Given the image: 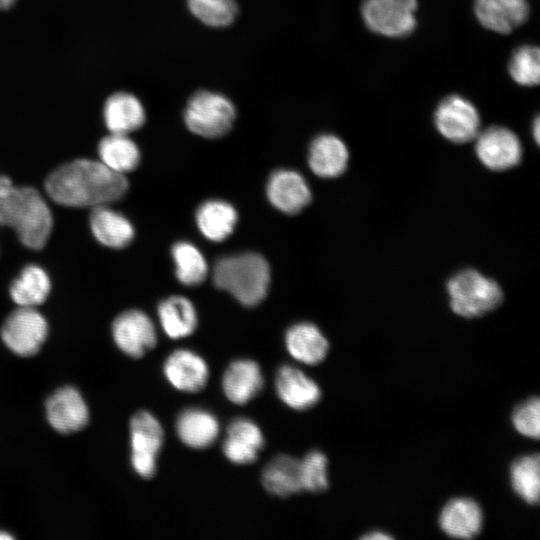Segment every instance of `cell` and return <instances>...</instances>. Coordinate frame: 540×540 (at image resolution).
Masks as SVG:
<instances>
[{
    "instance_id": "cell-29",
    "label": "cell",
    "mask_w": 540,
    "mask_h": 540,
    "mask_svg": "<svg viewBox=\"0 0 540 540\" xmlns=\"http://www.w3.org/2000/svg\"><path fill=\"white\" fill-rule=\"evenodd\" d=\"M98 153L103 164L121 174L133 171L140 162L137 145L124 134L111 133L103 138Z\"/></svg>"
},
{
    "instance_id": "cell-15",
    "label": "cell",
    "mask_w": 540,
    "mask_h": 540,
    "mask_svg": "<svg viewBox=\"0 0 540 540\" xmlns=\"http://www.w3.org/2000/svg\"><path fill=\"white\" fill-rule=\"evenodd\" d=\"M267 196L271 204L286 214L299 213L311 200L305 179L296 171L277 170L269 178Z\"/></svg>"
},
{
    "instance_id": "cell-9",
    "label": "cell",
    "mask_w": 540,
    "mask_h": 540,
    "mask_svg": "<svg viewBox=\"0 0 540 540\" xmlns=\"http://www.w3.org/2000/svg\"><path fill=\"white\" fill-rule=\"evenodd\" d=\"M48 333L45 318L34 307H20L5 320L1 337L5 345L19 356L36 354Z\"/></svg>"
},
{
    "instance_id": "cell-12",
    "label": "cell",
    "mask_w": 540,
    "mask_h": 540,
    "mask_svg": "<svg viewBox=\"0 0 540 540\" xmlns=\"http://www.w3.org/2000/svg\"><path fill=\"white\" fill-rule=\"evenodd\" d=\"M474 14L485 29L507 35L528 20L530 7L527 0H475Z\"/></svg>"
},
{
    "instance_id": "cell-20",
    "label": "cell",
    "mask_w": 540,
    "mask_h": 540,
    "mask_svg": "<svg viewBox=\"0 0 540 540\" xmlns=\"http://www.w3.org/2000/svg\"><path fill=\"white\" fill-rule=\"evenodd\" d=\"M348 159L345 143L335 135H319L310 145L309 166L312 172L321 178L341 175L347 167Z\"/></svg>"
},
{
    "instance_id": "cell-27",
    "label": "cell",
    "mask_w": 540,
    "mask_h": 540,
    "mask_svg": "<svg viewBox=\"0 0 540 540\" xmlns=\"http://www.w3.org/2000/svg\"><path fill=\"white\" fill-rule=\"evenodd\" d=\"M196 221L199 230L207 239L219 242L233 232L237 212L228 202L209 200L198 208Z\"/></svg>"
},
{
    "instance_id": "cell-17",
    "label": "cell",
    "mask_w": 540,
    "mask_h": 540,
    "mask_svg": "<svg viewBox=\"0 0 540 540\" xmlns=\"http://www.w3.org/2000/svg\"><path fill=\"white\" fill-rule=\"evenodd\" d=\"M263 446L264 437L260 428L252 420L237 418L227 428L222 449L229 461L245 465L256 461Z\"/></svg>"
},
{
    "instance_id": "cell-18",
    "label": "cell",
    "mask_w": 540,
    "mask_h": 540,
    "mask_svg": "<svg viewBox=\"0 0 540 540\" xmlns=\"http://www.w3.org/2000/svg\"><path fill=\"white\" fill-rule=\"evenodd\" d=\"M264 378L259 365L253 360L233 361L225 370L222 389L234 404L244 405L257 396L263 388Z\"/></svg>"
},
{
    "instance_id": "cell-10",
    "label": "cell",
    "mask_w": 540,
    "mask_h": 540,
    "mask_svg": "<svg viewBox=\"0 0 540 540\" xmlns=\"http://www.w3.org/2000/svg\"><path fill=\"white\" fill-rule=\"evenodd\" d=\"M475 151L481 163L493 171L516 166L522 157L517 135L506 127L490 126L476 136Z\"/></svg>"
},
{
    "instance_id": "cell-24",
    "label": "cell",
    "mask_w": 540,
    "mask_h": 540,
    "mask_svg": "<svg viewBox=\"0 0 540 540\" xmlns=\"http://www.w3.org/2000/svg\"><path fill=\"white\" fill-rule=\"evenodd\" d=\"M90 227L95 238L111 248H124L134 237V228L127 218L107 207H93Z\"/></svg>"
},
{
    "instance_id": "cell-6",
    "label": "cell",
    "mask_w": 540,
    "mask_h": 540,
    "mask_svg": "<svg viewBox=\"0 0 540 540\" xmlns=\"http://www.w3.org/2000/svg\"><path fill=\"white\" fill-rule=\"evenodd\" d=\"M417 0H363L360 13L365 26L388 38H404L417 27Z\"/></svg>"
},
{
    "instance_id": "cell-13",
    "label": "cell",
    "mask_w": 540,
    "mask_h": 540,
    "mask_svg": "<svg viewBox=\"0 0 540 540\" xmlns=\"http://www.w3.org/2000/svg\"><path fill=\"white\" fill-rule=\"evenodd\" d=\"M50 425L58 432L69 434L81 430L88 422V408L74 387L58 389L46 402Z\"/></svg>"
},
{
    "instance_id": "cell-7",
    "label": "cell",
    "mask_w": 540,
    "mask_h": 540,
    "mask_svg": "<svg viewBox=\"0 0 540 540\" xmlns=\"http://www.w3.org/2000/svg\"><path fill=\"white\" fill-rule=\"evenodd\" d=\"M131 463L146 479L156 473V460L164 441L160 422L148 411L137 412L130 421Z\"/></svg>"
},
{
    "instance_id": "cell-30",
    "label": "cell",
    "mask_w": 540,
    "mask_h": 540,
    "mask_svg": "<svg viewBox=\"0 0 540 540\" xmlns=\"http://www.w3.org/2000/svg\"><path fill=\"white\" fill-rule=\"evenodd\" d=\"M510 479L514 491L525 502L535 505L540 492V458L537 453L515 460L510 469Z\"/></svg>"
},
{
    "instance_id": "cell-31",
    "label": "cell",
    "mask_w": 540,
    "mask_h": 540,
    "mask_svg": "<svg viewBox=\"0 0 540 540\" xmlns=\"http://www.w3.org/2000/svg\"><path fill=\"white\" fill-rule=\"evenodd\" d=\"M178 280L188 286L199 285L207 275L208 266L201 252L189 242H178L172 247Z\"/></svg>"
},
{
    "instance_id": "cell-34",
    "label": "cell",
    "mask_w": 540,
    "mask_h": 540,
    "mask_svg": "<svg viewBox=\"0 0 540 540\" xmlns=\"http://www.w3.org/2000/svg\"><path fill=\"white\" fill-rule=\"evenodd\" d=\"M328 460L320 451L309 452L300 461L302 490L312 493L324 492L329 485L327 475Z\"/></svg>"
},
{
    "instance_id": "cell-4",
    "label": "cell",
    "mask_w": 540,
    "mask_h": 540,
    "mask_svg": "<svg viewBox=\"0 0 540 540\" xmlns=\"http://www.w3.org/2000/svg\"><path fill=\"white\" fill-rule=\"evenodd\" d=\"M451 309L465 318H475L497 308L502 290L492 279L469 269L453 276L447 284Z\"/></svg>"
},
{
    "instance_id": "cell-5",
    "label": "cell",
    "mask_w": 540,
    "mask_h": 540,
    "mask_svg": "<svg viewBox=\"0 0 540 540\" xmlns=\"http://www.w3.org/2000/svg\"><path fill=\"white\" fill-rule=\"evenodd\" d=\"M235 116V107L227 97L207 90L194 93L184 111L187 128L205 138L225 135L231 129Z\"/></svg>"
},
{
    "instance_id": "cell-22",
    "label": "cell",
    "mask_w": 540,
    "mask_h": 540,
    "mask_svg": "<svg viewBox=\"0 0 540 540\" xmlns=\"http://www.w3.org/2000/svg\"><path fill=\"white\" fill-rule=\"evenodd\" d=\"M176 432L186 446L204 449L211 446L217 439L219 423L216 417L206 410L188 408L179 414Z\"/></svg>"
},
{
    "instance_id": "cell-33",
    "label": "cell",
    "mask_w": 540,
    "mask_h": 540,
    "mask_svg": "<svg viewBox=\"0 0 540 540\" xmlns=\"http://www.w3.org/2000/svg\"><path fill=\"white\" fill-rule=\"evenodd\" d=\"M187 3L195 18L210 27H226L238 14L235 0H188Z\"/></svg>"
},
{
    "instance_id": "cell-38",
    "label": "cell",
    "mask_w": 540,
    "mask_h": 540,
    "mask_svg": "<svg viewBox=\"0 0 540 540\" xmlns=\"http://www.w3.org/2000/svg\"><path fill=\"white\" fill-rule=\"evenodd\" d=\"M532 131H533V136H534V139L536 141V143H539V139H540V121H539V117H536L534 119V122H533V127H532Z\"/></svg>"
},
{
    "instance_id": "cell-11",
    "label": "cell",
    "mask_w": 540,
    "mask_h": 540,
    "mask_svg": "<svg viewBox=\"0 0 540 540\" xmlns=\"http://www.w3.org/2000/svg\"><path fill=\"white\" fill-rule=\"evenodd\" d=\"M112 335L117 346L128 356L142 357L157 342L155 326L142 311L127 310L112 324Z\"/></svg>"
},
{
    "instance_id": "cell-21",
    "label": "cell",
    "mask_w": 540,
    "mask_h": 540,
    "mask_svg": "<svg viewBox=\"0 0 540 540\" xmlns=\"http://www.w3.org/2000/svg\"><path fill=\"white\" fill-rule=\"evenodd\" d=\"M289 354L299 362L316 365L322 362L329 350V343L317 326L304 322L291 326L285 335Z\"/></svg>"
},
{
    "instance_id": "cell-2",
    "label": "cell",
    "mask_w": 540,
    "mask_h": 540,
    "mask_svg": "<svg viewBox=\"0 0 540 540\" xmlns=\"http://www.w3.org/2000/svg\"><path fill=\"white\" fill-rule=\"evenodd\" d=\"M0 225L12 227L22 244L42 249L52 230L50 209L40 193L32 187H13L0 199Z\"/></svg>"
},
{
    "instance_id": "cell-28",
    "label": "cell",
    "mask_w": 540,
    "mask_h": 540,
    "mask_svg": "<svg viewBox=\"0 0 540 540\" xmlns=\"http://www.w3.org/2000/svg\"><path fill=\"white\" fill-rule=\"evenodd\" d=\"M51 290L48 274L38 265H28L10 286V295L20 307H36L42 304Z\"/></svg>"
},
{
    "instance_id": "cell-19",
    "label": "cell",
    "mask_w": 540,
    "mask_h": 540,
    "mask_svg": "<svg viewBox=\"0 0 540 540\" xmlns=\"http://www.w3.org/2000/svg\"><path fill=\"white\" fill-rule=\"evenodd\" d=\"M439 524L450 537L470 539L479 534L483 513L479 504L469 498H454L442 509Z\"/></svg>"
},
{
    "instance_id": "cell-36",
    "label": "cell",
    "mask_w": 540,
    "mask_h": 540,
    "mask_svg": "<svg viewBox=\"0 0 540 540\" xmlns=\"http://www.w3.org/2000/svg\"><path fill=\"white\" fill-rule=\"evenodd\" d=\"M13 187L14 186L8 177L0 175V199L7 196Z\"/></svg>"
},
{
    "instance_id": "cell-23",
    "label": "cell",
    "mask_w": 540,
    "mask_h": 540,
    "mask_svg": "<svg viewBox=\"0 0 540 540\" xmlns=\"http://www.w3.org/2000/svg\"><path fill=\"white\" fill-rule=\"evenodd\" d=\"M103 116L111 133L127 135L139 129L145 122V111L134 95L119 92L105 102Z\"/></svg>"
},
{
    "instance_id": "cell-25",
    "label": "cell",
    "mask_w": 540,
    "mask_h": 540,
    "mask_svg": "<svg viewBox=\"0 0 540 540\" xmlns=\"http://www.w3.org/2000/svg\"><path fill=\"white\" fill-rule=\"evenodd\" d=\"M262 484L269 493L282 498L300 493L303 491L300 460L289 455H278L265 466Z\"/></svg>"
},
{
    "instance_id": "cell-8",
    "label": "cell",
    "mask_w": 540,
    "mask_h": 540,
    "mask_svg": "<svg viewBox=\"0 0 540 540\" xmlns=\"http://www.w3.org/2000/svg\"><path fill=\"white\" fill-rule=\"evenodd\" d=\"M434 122L447 140L462 144L476 138L480 130V115L475 105L457 94L443 98L437 105Z\"/></svg>"
},
{
    "instance_id": "cell-16",
    "label": "cell",
    "mask_w": 540,
    "mask_h": 540,
    "mask_svg": "<svg viewBox=\"0 0 540 540\" xmlns=\"http://www.w3.org/2000/svg\"><path fill=\"white\" fill-rule=\"evenodd\" d=\"M275 387L282 402L294 410H307L316 405L321 398L317 383L300 369L289 365L279 368Z\"/></svg>"
},
{
    "instance_id": "cell-39",
    "label": "cell",
    "mask_w": 540,
    "mask_h": 540,
    "mask_svg": "<svg viewBox=\"0 0 540 540\" xmlns=\"http://www.w3.org/2000/svg\"><path fill=\"white\" fill-rule=\"evenodd\" d=\"M16 0H0V10L11 7Z\"/></svg>"
},
{
    "instance_id": "cell-14",
    "label": "cell",
    "mask_w": 540,
    "mask_h": 540,
    "mask_svg": "<svg viewBox=\"0 0 540 540\" xmlns=\"http://www.w3.org/2000/svg\"><path fill=\"white\" fill-rule=\"evenodd\" d=\"M163 370L166 379L175 389L189 393L201 391L209 377L205 360L186 349L171 353L165 360Z\"/></svg>"
},
{
    "instance_id": "cell-37",
    "label": "cell",
    "mask_w": 540,
    "mask_h": 540,
    "mask_svg": "<svg viewBox=\"0 0 540 540\" xmlns=\"http://www.w3.org/2000/svg\"><path fill=\"white\" fill-rule=\"evenodd\" d=\"M392 537L381 531L369 532L367 535L363 536V539L375 540V539H391Z\"/></svg>"
},
{
    "instance_id": "cell-26",
    "label": "cell",
    "mask_w": 540,
    "mask_h": 540,
    "mask_svg": "<svg viewBox=\"0 0 540 540\" xmlns=\"http://www.w3.org/2000/svg\"><path fill=\"white\" fill-rule=\"evenodd\" d=\"M160 324L172 339L189 336L197 326V314L189 299L182 296H171L158 306Z\"/></svg>"
},
{
    "instance_id": "cell-1",
    "label": "cell",
    "mask_w": 540,
    "mask_h": 540,
    "mask_svg": "<svg viewBox=\"0 0 540 540\" xmlns=\"http://www.w3.org/2000/svg\"><path fill=\"white\" fill-rule=\"evenodd\" d=\"M49 197L70 207H97L116 202L128 190L124 174L99 161L77 159L55 169L45 181Z\"/></svg>"
},
{
    "instance_id": "cell-3",
    "label": "cell",
    "mask_w": 540,
    "mask_h": 540,
    "mask_svg": "<svg viewBox=\"0 0 540 540\" xmlns=\"http://www.w3.org/2000/svg\"><path fill=\"white\" fill-rule=\"evenodd\" d=\"M215 285L232 294L245 306L258 305L267 295L270 268L257 253H244L219 259L213 270Z\"/></svg>"
},
{
    "instance_id": "cell-40",
    "label": "cell",
    "mask_w": 540,
    "mask_h": 540,
    "mask_svg": "<svg viewBox=\"0 0 540 540\" xmlns=\"http://www.w3.org/2000/svg\"><path fill=\"white\" fill-rule=\"evenodd\" d=\"M13 539V536L5 531H0V540Z\"/></svg>"
},
{
    "instance_id": "cell-32",
    "label": "cell",
    "mask_w": 540,
    "mask_h": 540,
    "mask_svg": "<svg viewBox=\"0 0 540 540\" xmlns=\"http://www.w3.org/2000/svg\"><path fill=\"white\" fill-rule=\"evenodd\" d=\"M508 72L513 81L524 87L540 82V50L537 46L522 45L511 55Z\"/></svg>"
},
{
    "instance_id": "cell-35",
    "label": "cell",
    "mask_w": 540,
    "mask_h": 540,
    "mask_svg": "<svg viewBox=\"0 0 540 540\" xmlns=\"http://www.w3.org/2000/svg\"><path fill=\"white\" fill-rule=\"evenodd\" d=\"M512 423L523 436L538 439L540 434L539 398H530L517 406L512 415Z\"/></svg>"
}]
</instances>
